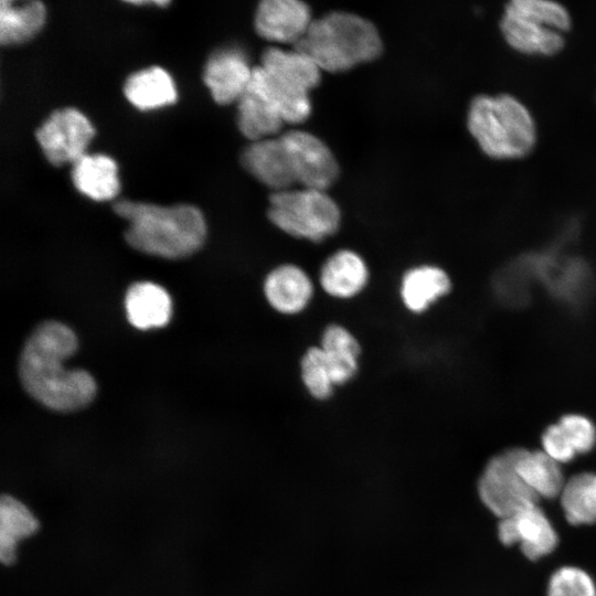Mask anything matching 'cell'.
Segmentation results:
<instances>
[{
  "label": "cell",
  "mask_w": 596,
  "mask_h": 596,
  "mask_svg": "<svg viewBox=\"0 0 596 596\" xmlns=\"http://www.w3.org/2000/svg\"><path fill=\"white\" fill-rule=\"evenodd\" d=\"M311 22L309 7L297 0H264L255 14V30L262 38L294 45L304 38Z\"/></svg>",
  "instance_id": "12"
},
{
  "label": "cell",
  "mask_w": 596,
  "mask_h": 596,
  "mask_svg": "<svg viewBox=\"0 0 596 596\" xmlns=\"http://www.w3.org/2000/svg\"><path fill=\"white\" fill-rule=\"evenodd\" d=\"M263 291L273 310L284 316H295L309 306L315 286L301 267L280 264L266 275Z\"/></svg>",
  "instance_id": "13"
},
{
  "label": "cell",
  "mask_w": 596,
  "mask_h": 596,
  "mask_svg": "<svg viewBox=\"0 0 596 596\" xmlns=\"http://www.w3.org/2000/svg\"><path fill=\"white\" fill-rule=\"evenodd\" d=\"M301 382L311 397L326 401L336 387L332 376L319 345L309 347L300 359Z\"/></svg>",
  "instance_id": "28"
},
{
  "label": "cell",
  "mask_w": 596,
  "mask_h": 596,
  "mask_svg": "<svg viewBox=\"0 0 596 596\" xmlns=\"http://www.w3.org/2000/svg\"><path fill=\"white\" fill-rule=\"evenodd\" d=\"M560 426L566 434L576 454L592 450L596 443V429L594 424L585 416L578 414L564 415Z\"/></svg>",
  "instance_id": "30"
},
{
  "label": "cell",
  "mask_w": 596,
  "mask_h": 596,
  "mask_svg": "<svg viewBox=\"0 0 596 596\" xmlns=\"http://www.w3.org/2000/svg\"><path fill=\"white\" fill-rule=\"evenodd\" d=\"M498 534L505 545L519 542L523 554L533 561L550 554L557 544L556 532L538 504L501 519Z\"/></svg>",
  "instance_id": "10"
},
{
  "label": "cell",
  "mask_w": 596,
  "mask_h": 596,
  "mask_svg": "<svg viewBox=\"0 0 596 596\" xmlns=\"http://www.w3.org/2000/svg\"><path fill=\"white\" fill-rule=\"evenodd\" d=\"M75 188L95 201L111 200L119 192L117 164L105 155H83L73 163Z\"/></svg>",
  "instance_id": "21"
},
{
  "label": "cell",
  "mask_w": 596,
  "mask_h": 596,
  "mask_svg": "<svg viewBox=\"0 0 596 596\" xmlns=\"http://www.w3.org/2000/svg\"><path fill=\"white\" fill-rule=\"evenodd\" d=\"M284 123L274 106L249 87L237 100L238 128L253 141L269 138L280 130Z\"/></svg>",
  "instance_id": "25"
},
{
  "label": "cell",
  "mask_w": 596,
  "mask_h": 596,
  "mask_svg": "<svg viewBox=\"0 0 596 596\" xmlns=\"http://www.w3.org/2000/svg\"><path fill=\"white\" fill-rule=\"evenodd\" d=\"M260 62V66L274 78L307 94L321 78L318 65L297 50L268 47L264 51Z\"/></svg>",
  "instance_id": "19"
},
{
  "label": "cell",
  "mask_w": 596,
  "mask_h": 596,
  "mask_svg": "<svg viewBox=\"0 0 596 596\" xmlns=\"http://www.w3.org/2000/svg\"><path fill=\"white\" fill-rule=\"evenodd\" d=\"M40 523L30 508L11 494L0 501V558L4 565L17 561L19 544L33 536Z\"/></svg>",
  "instance_id": "20"
},
{
  "label": "cell",
  "mask_w": 596,
  "mask_h": 596,
  "mask_svg": "<svg viewBox=\"0 0 596 596\" xmlns=\"http://www.w3.org/2000/svg\"><path fill=\"white\" fill-rule=\"evenodd\" d=\"M370 270L365 260L351 249L330 255L319 273V285L330 297L348 300L360 295L369 284Z\"/></svg>",
  "instance_id": "15"
},
{
  "label": "cell",
  "mask_w": 596,
  "mask_h": 596,
  "mask_svg": "<svg viewBox=\"0 0 596 596\" xmlns=\"http://www.w3.org/2000/svg\"><path fill=\"white\" fill-rule=\"evenodd\" d=\"M451 287L448 274L434 265H419L407 269L400 283V298L412 313L425 312L446 296Z\"/></svg>",
  "instance_id": "16"
},
{
  "label": "cell",
  "mask_w": 596,
  "mask_h": 596,
  "mask_svg": "<svg viewBox=\"0 0 596 596\" xmlns=\"http://www.w3.org/2000/svg\"><path fill=\"white\" fill-rule=\"evenodd\" d=\"M124 93L130 104L141 110L171 105L178 96L171 75L159 66L131 74L125 82Z\"/></svg>",
  "instance_id": "22"
},
{
  "label": "cell",
  "mask_w": 596,
  "mask_h": 596,
  "mask_svg": "<svg viewBox=\"0 0 596 596\" xmlns=\"http://www.w3.org/2000/svg\"><path fill=\"white\" fill-rule=\"evenodd\" d=\"M547 596H596V588L583 570L565 566L551 576Z\"/></svg>",
  "instance_id": "29"
},
{
  "label": "cell",
  "mask_w": 596,
  "mask_h": 596,
  "mask_svg": "<svg viewBox=\"0 0 596 596\" xmlns=\"http://www.w3.org/2000/svg\"><path fill=\"white\" fill-rule=\"evenodd\" d=\"M295 50L310 57L322 71L344 72L376 58L382 42L368 20L347 12H332L313 20Z\"/></svg>",
  "instance_id": "3"
},
{
  "label": "cell",
  "mask_w": 596,
  "mask_h": 596,
  "mask_svg": "<svg viewBox=\"0 0 596 596\" xmlns=\"http://www.w3.org/2000/svg\"><path fill=\"white\" fill-rule=\"evenodd\" d=\"M336 386L350 382L359 370L361 345L353 333L339 323L328 324L318 344Z\"/></svg>",
  "instance_id": "18"
},
{
  "label": "cell",
  "mask_w": 596,
  "mask_h": 596,
  "mask_svg": "<svg viewBox=\"0 0 596 596\" xmlns=\"http://www.w3.org/2000/svg\"><path fill=\"white\" fill-rule=\"evenodd\" d=\"M129 322L141 330L166 326L171 317V298L161 286L150 281L132 284L125 297Z\"/></svg>",
  "instance_id": "17"
},
{
  "label": "cell",
  "mask_w": 596,
  "mask_h": 596,
  "mask_svg": "<svg viewBox=\"0 0 596 596\" xmlns=\"http://www.w3.org/2000/svg\"><path fill=\"white\" fill-rule=\"evenodd\" d=\"M248 87L267 99L285 123L299 124L310 115L311 104L308 94L274 78L260 65L253 68Z\"/></svg>",
  "instance_id": "23"
},
{
  "label": "cell",
  "mask_w": 596,
  "mask_h": 596,
  "mask_svg": "<svg viewBox=\"0 0 596 596\" xmlns=\"http://www.w3.org/2000/svg\"><path fill=\"white\" fill-rule=\"evenodd\" d=\"M94 135L86 116L71 107L53 111L35 132L44 156L54 166L73 164L86 153Z\"/></svg>",
  "instance_id": "8"
},
{
  "label": "cell",
  "mask_w": 596,
  "mask_h": 596,
  "mask_svg": "<svg viewBox=\"0 0 596 596\" xmlns=\"http://www.w3.org/2000/svg\"><path fill=\"white\" fill-rule=\"evenodd\" d=\"M114 211L128 222L126 242L149 255L184 258L200 249L206 236L204 217L193 205L160 206L124 200L114 204Z\"/></svg>",
  "instance_id": "2"
},
{
  "label": "cell",
  "mask_w": 596,
  "mask_h": 596,
  "mask_svg": "<svg viewBox=\"0 0 596 596\" xmlns=\"http://www.w3.org/2000/svg\"><path fill=\"white\" fill-rule=\"evenodd\" d=\"M269 203V220L290 236L319 243L339 228L340 210L322 190L304 188L274 192Z\"/></svg>",
  "instance_id": "6"
},
{
  "label": "cell",
  "mask_w": 596,
  "mask_h": 596,
  "mask_svg": "<svg viewBox=\"0 0 596 596\" xmlns=\"http://www.w3.org/2000/svg\"><path fill=\"white\" fill-rule=\"evenodd\" d=\"M288 151L297 182L326 191L337 179L339 168L329 148L316 136L291 130L280 136Z\"/></svg>",
  "instance_id": "9"
},
{
  "label": "cell",
  "mask_w": 596,
  "mask_h": 596,
  "mask_svg": "<svg viewBox=\"0 0 596 596\" xmlns=\"http://www.w3.org/2000/svg\"><path fill=\"white\" fill-rule=\"evenodd\" d=\"M243 167L258 181L275 190H289L297 182L281 138L253 141L241 156Z\"/></svg>",
  "instance_id": "14"
},
{
  "label": "cell",
  "mask_w": 596,
  "mask_h": 596,
  "mask_svg": "<svg viewBox=\"0 0 596 596\" xmlns=\"http://www.w3.org/2000/svg\"><path fill=\"white\" fill-rule=\"evenodd\" d=\"M246 55L238 49H222L209 57L203 71L204 84L220 105L237 102L253 75Z\"/></svg>",
  "instance_id": "11"
},
{
  "label": "cell",
  "mask_w": 596,
  "mask_h": 596,
  "mask_svg": "<svg viewBox=\"0 0 596 596\" xmlns=\"http://www.w3.org/2000/svg\"><path fill=\"white\" fill-rule=\"evenodd\" d=\"M46 10L41 1L0 2V42L4 46L22 44L43 28Z\"/></svg>",
  "instance_id": "24"
},
{
  "label": "cell",
  "mask_w": 596,
  "mask_h": 596,
  "mask_svg": "<svg viewBox=\"0 0 596 596\" xmlns=\"http://www.w3.org/2000/svg\"><path fill=\"white\" fill-rule=\"evenodd\" d=\"M543 451L558 464L572 460L576 451L560 424L550 425L542 435Z\"/></svg>",
  "instance_id": "31"
},
{
  "label": "cell",
  "mask_w": 596,
  "mask_h": 596,
  "mask_svg": "<svg viewBox=\"0 0 596 596\" xmlns=\"http://www.w3.org/2000/svg\"><path fill=\"white\" fill-rule=\"evenodd\" d=\"M468 128L483 152L493 158L523 157L536 140L530 111L507 94L475 97L469 106Z\"/></svg>",
  "instance_id": "4"
},
{
  "label": "cell",
  "mask_w": 596,
  "mask_h": 596,
  "mask_svg": "<svg viewBox=\"0 0 596 596\" xmlns=\"http://www.w3.org/2000/svg\"><path fill=\"white\" fill-rule=\"evenodd\" d=\"M76 349V334L67 326L52 320L40 323L28 338L19 360V376L26 393L57 412L87 406L96 394L93 376L85 370L63 366Z\"/></svg>",
  "instance_id": "1"
},
{
  "label": "cell",
  "mask_w": 596,
  "mask_h": 596,
  "mask_svg": "<svg viewBox=\"0 0 596 596\" xmlns=\"http://www.w3.org/2000/svg\"><path fill=\"white\" fill-rule=\"evenodd\" d=\"M522 448H512L494 456L479 480V494L486 507L500 519L538 504L540 498L517 470Z\"/></svg>",
  "instance_id": "7"
},
{
  "label": "cell",
  "mask_w": 596,
  "mask_h": 596,
  "mask_svg": "<svg viewBox=\"0 0 596 596\" xmlns=\"http://www.w3.org/2000/svg\"><path fill=\"white\" fill-rule=\"evenodd\" d=\"M571 25L564 6L549 0H513L501 18L505 41L518 51L554 54L564 46L562 32Z\"/></svg>",
  "instance_id": "5"
},
{
  "label": "cell",
  "mask_w": 596,
  "mask_h": 596,
  "mask_svg": "<svg viewBox=\"0 0 596 596\" xmlns=\"http://www.w3.org/2000/svg\"><path fill=\"white\" fill-rule=\"evenodd\" d=\"M561 504L573 525L596 522V473L583 472L571 477L561 492Z\"/></svg>",
  "instance_id": "27"
},
{
  "label": "cell",
  "mask_w": 596,
  "mask_h": 596,
  "mask_svg": "<svg viewBox=\"0 0 596 596\" xmlns=\"http://www.w3.org/2000/svg\"><path fill=\"white\" fill-rule=\"evenodd\" d=\"M517 470L539 498L553 499L561 496L565 481L560 464L543 450L530 451L522 448Z\"/></svg>",
  "instance_id": "26"
}]
</instances>
